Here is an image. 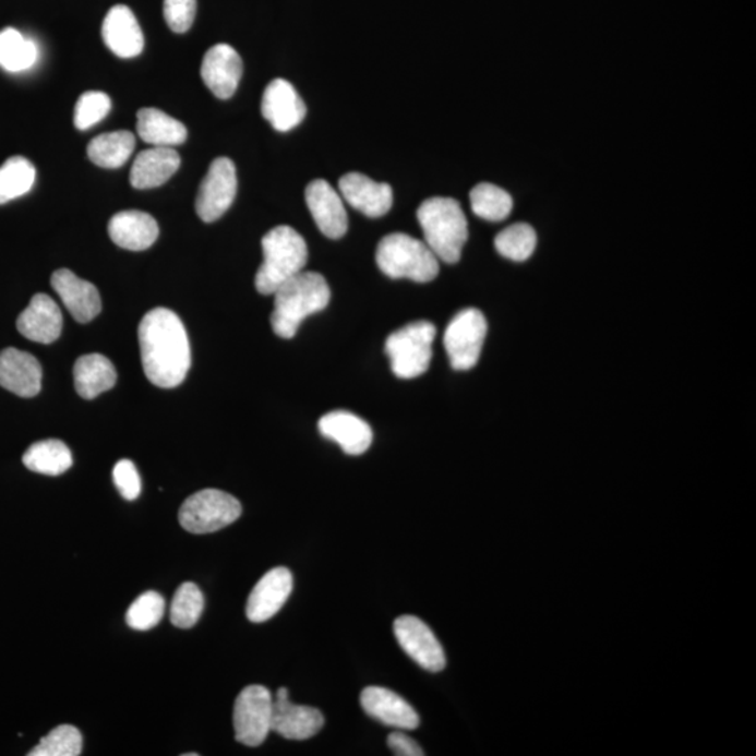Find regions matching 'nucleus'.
I'll return each instance as SVG.
<instances>
[{"label": "nucleus", "instance_id": "423d86ee", "mask_svg": "<svg viewBox=\"0 0 756 756\" xmlns=\"http://www.w3.org/2000/svg\"><path fill=\"white\" fill-rule=\"evenodd\" d=\"M436 327L429 321H418L395 331L385 340V353L392 360L393 373L398 379H417L428 372L432 360V345Z\"/></svg>", "mask_w": 756, "mask_h": 756}, {"label": "nucleus", "instance_id": "ddd939ff", "mask_svg": "<svg viewBox=\"0 0 756 756\" xmlns=\"http://www.w3.org/2000/svg\"><path fill=\"white\" fill-rule=\"evenodd\" d=\"M261 111L276 131L289 132L303 122L308 107L293 84L285 79H275L265 88Z\"/></svg>", "mask_w": 756, "mask_h": 756}, {"label": "nucleus", "instance_id": "58836bf2", "mask_svg": "<svg viewBox=\"0 0 756 756\" xmlns=\"http://www.w3.org/2000/svg\"><path fill=\"white\" fill-rule=\"evenodd\" d=\"M113 483L125 501H136L141 495L142 482L140 472L131 459H121L112 471Z\"/></svg>", "mask_w": 756, "mask_h": 756}, {"label": "nucleus", "instance_id": "aec40b11", "mask_svg": "<svg viewBox=\"0 0 756 756\" xmlns=\"http://www.w3.org/2000/svg\"><path fill=\"white\" fill-rule=\"evenodd\" d=\"M360 704L370 718L382 721L389 728L399 730L419 728L420 720L417 711L393 691L369 686L360 695Z\"/></svg>", "mask_w": 756, "mask_h": 756}, {"label": "nucleus", "instance_id": "412c9836", "mask_svg": "<svg viewBox=\"0 0 756 756\" xmlns=\"http://www.w3.org/2000/svg\"><path fill=\"white\" fill-rule=\"evenodd\" d=\"M19 333L33 343L52 344L61 336L63 327L62 311L47 295H36L28 308L19 315Z\"/></svg>", "mask_w": 756, "mask_h": 756}, {"label": "nucleus", "instance_id": "f8f14e48", "mask_svg": "<svg viewBox=\"0 0 756 756\" xmlns=\"http://www.w3.org/2000/svg\"><path fill=\"white\" fill-rule=\"evenodd\" d=\"M293 590V576L286 567H275L252 588L247 601V617L254 624L271 620L278 614Z\"/></svg>", "mask_w": 756, "mask_h": 756}, {"label": "nucleus", "instance_id": "393cba45", "mask_svg": "<svg viewBox=\"0 0 756 756\" xmlns=\"http://www.w3.org/2000/svg\"><path fill=\"white\" fill-rule=\"evenodd\" d=\"M181 157L172 147H151L140 153L131 168V184L136 190H151L166 184L176 175Z\"/></svg>", "mask_w": 756, "mask_h": 756}, {"label": "nucleus", "instance_id": "2f4dec72", "mask_svg": "<svg viewBox=\"0 0 756 756\" xmlns=\"http://www.w3.org/2000/svg\"><path fill=\"white\" fill-rule=\"evenodd\" d=\"M469 197L473 214L483 220L502 221L512 214V196L497 185L482 182L473 188Z\"/></svg>", "mask_w": 756, "mask_h": 756}, {"label": "nucleus", "instance_id": "bb28decb", "mask_svg": "<svg viewBox=\"0 0 756 756\" xmlns=\"http://www.w3.org/2000/svg\"><path fill=\"white\" fill-rule=\"evenodd\" d=\"M137 135L153 147H175L187 141L184 123L157 108H142L137 112Z\"/></svg>", "mask_w": 756, "mask_h": 756}, {"label": "nucleus", "instance_id": "39448f33", "mask_svg": "<svg viewBox=\"0 0 756 756\" xmlns=\"http://www.w3.org/2000/svg\"><path fill=\"white\" fill-rule=\"evenodd\" d=\"M375 261L388 278L418 284L436 279L440 271L439 259L430 247L405 233L385 236L379 243Z\"/></svg>", "mask_w": 756, "mask_h": 756}, {"label": "nucleus", "instance_id": "9d476101", "mask_svg": "<svg viewBox=\"0 0 756 756\" xmlns=\"http://www.w3.org/2000/svg\"><path fill=\"white\" fill-rule=\"evenodd\" d=\"M237 194L235 163L227 157L212 161L197 191L195 209L205 224L220 219L229 211Z\"/></svg>", "mask_w": 756, "mask_h": 756}, {"label": "nucleus", "instance_id": "b1692460", "mask_svg": "<svg viewBox=\"0 0 756 756\" xmlns=\"http://www.w3.org/2000/svg\"><path fill=\"white\" fill-rule=\"evenodd\" d=\"M108 235L118 247L130 251L151 249L159 237V225L155 217L141 211H123L112 216Z\"/></svg>", "mask_w": 756, "mask_h": 756}, {"label": "nucleus", "instance_id": "c85d7f7f", "mask_svg": "<svg viewBox=\"0 0 756 756\" xmlns=\"http://www.w3.org/2000/svg\"><path fill=\"white\" fill-rule=\"evenodd\" d=\"M135 145V136L130 131L103 133L88 143V159L103 168L122 167L130 160Z\"/></svg>", "mask_w": 756, "mask_h": 756}, {"label": "nucleus", "instance_id": "f03ea898", "mask_svg": "<svg viewBox=\"0 0 756 756\" xmlns=\"http://www.w3.org/2000/svg\"><path fill=\"white\" fill-rule=\"evenodd\" d=\"M275 309L271 315L274 333L280 338L291 339L311 314L320 313L331 300V290L323 275L303 272L285 281L275 291Z\"/></svg>", "mask_w": 756, "mask_h": 756}, {"label": "nucleus", "instance_id": "f3484780", "mask_svg": "<svg viewBox=\"0 0 756 756\" xmlns=\"http://www.w3.org/2000/svg\"><path fill=\"white\" fill-rule=\"evenodd\" d=\"M51 285L77 323H91L100 314V293L91 281L77 278L72 271L58 269L51 276Z\"/></svg>", "mask_w": 756, "mask_h": 756}, {"label": "nucleus", "instance_id": "20e7f679", "mask_svg": "<svg viewBox=\"0 0 756 756\" xmlns=\"http://www.w3.org/2000/svg\"><path fill=\"white\" fill-rule=\"evenodd\" d=\"M264 262L255 276V288L261 295H274L285 281L303 271L309 260L308 244L298 231L278 226L262 239Z\"/></svg>", "mask_w": 756, "mask_h": 756}, {"label": "nucleus", "instance_id": "473e14b6", "mask_svg": "<svg viewBox=\"0 0 756 756\" xmlns=\"http://www.w3.org/2000/svg\"><path fill=\"white\" fill-rule=\"evenodd\" d=\"M205 598L200 587L194 583H182L172 598L170 620L171 624L180 629H190L200 621L204 612Z\"/></svg>", "mask_w": 756, "mask_h": 756}, {"label": "nucleus", "instance_id": "f704fd0d", "mask_svg": "<svg viewBox=\"0 0 756 756\" xmlns=\"http://www.w3.org/2000/svg\"><path fill=\"white\" fill-rule=\"evenodd\" d=\"M83 748L81 731L73 725L63 724L39 741L37 747L29 751V756H77Z\"/></svg>", "mask_w": 756, "mask_h": 756}, {"label": "nucleus", "instance_id": "e433bc0d", "mask_svg": "<svg viewBox=\"0 0 756 756\" xmlns=\"http://www.w3.org/2000/svg\"><path fill=\"white\" fill-rule=\"evenodd\" d=\"M111 110V100L108 94L101 92H86L79 98L75 107L73 122L79 131H86L96 125L108 116Z\"/></svg>", "mask_w": 756, "mask_h": 756}, {"label": "nucleus", "instance_id": "0eeeda50", "mask_svg": "<svg viewBox=\"0 0 756 756\" xmlns=\"http://www.w3.org/2000/svg\"><path fill=\"white\" fill-rule=\"evenodd\" d=\"M243 512L235 496L217 489H204L187 499L178 513L181 527L191 533H211L221 530Z\"/></svg>", "mask_w": 756, "mask_h": 756}, {"label": "nucleus", "instance_id": "5701e85b", "mask_svg": "<svg viewBox=\"0 0 756 756\" xmlns=\"http://www.w3.org/2000/svg\"><path fill=\"white\" fill-rule=\"evenodd\" d=\"M324 716L311 706L295 705L289 699H274L271 731L286 740L304 741L324 728Z\"/></svg>", "mask_w": 756, "mask_h": 756}, {"label": "nucleus", "instance_id": "a878e982", "mask_svg": "<svg viewBox=\"0 0 756 756\" xmlns=\"http://www.w3.org/2000/svg\"><path fill=\"white\" fill-rule=\"evenodd\" d=\"M73 379L77 394L84 399H93L116 385L117 372L106 356L84 355L76 360Z\"/></svg>", "mask_w": 756, "mask_h": 756}, {"label": "nucleus", "instance_id": "4c0bfd02", "mask_svg": "<svg viewBox=\"0 0 756 756\" xmlns=\"http://www.w3.org/2000/svg\"><path fill=\"white\" fill-rule=\"evenodd\" d=\"M163 12L171 32L187 33L194 24L196 0H165Z\"/></svg>", "mask_w": 756, "mask_h": 756}, {"label": "nucleus", "instance_id": "a211bd4d", "mask_svg": "<svg viewBox=\"0 0 756 756\" xmlns=\"http://www.w3.org/2000/svg\"><path fill=\"white\" fill-rule=\"evenodd\" d=\"M43 369L33 355L8 348L0 352V387L32 398L41 392Z\"/></svg>", "mask_w": 756, "mask_h": 756}, {"label": "nucleus", "instance_id": "2eb2a0df", "mask_svg": "<svg viewBox=\"0 0 756 756\" xmlns=\"http://www.w3.org/2000/svg\"><path fill=\"white\" fill-rule=\"evenodd\" d=\"M305 202L321 233L338 240L348 231V214L343 197L325 180L310 182L305 190Z\"/></svg>", "mask_w": 756, "mask_h": 756}, {"label": "nucleus", "instance_id": "1a4fd4ad", "mask_svg": "<svg viewBox=\"0 0 756 756\" xmlns=\"http://www.w3.org/2000/svg\"><path fill=\"white\" fill-rule=\"evenodd\" d=\"M274 696L262 685H250L237 696L233 710L236 740L247 747H259L268 737Z\"/></svg>", "mask_w": 756, "mask_h": 756}, {"label": "nucleus", "instance_id": "4be33fe9", "mask_svg": "<svg viewBox=\"0 0 756 756\" xmlns=\"http://www.w3.org/2000/svg\"><path fill=\"white\" fill-rule=\"evenodd\" d=\"M319 429L324 437L338 443L349 456H362L373 442V430L363 419L346 411H335L320 419Z\"/></svg>", "mask_w": 756, "mask_h": 756}, {"label": "nucleus", "instance_id": "cd10ccee", "mask_svg": "<svg viewBox=\"0 0 756 756\" xmlns=\"http://www.w3.org/2000/svg\"><path fill=\"white\" fill-rule=\"evenodd\" d=\"M23 464L29 471L58 477L72 467L73 457L65 443L51 439L29 446L24 453Z\"/></svg>", "mask_w": 756, "mask_h": 756}, {"label": "nucleus", "instance_id": "ea45409f", "mask_svg": "<svg viewBox=\"0 0 756 756\" xmlns=\"http://www.w3.org/2000/svg\"><path fill=\"white\" fill-rule=\"evenodd\" d=\"M388 748L393 751L394 755L398 756H422L424 755L423 749L419 747L415 740L408 737L407 734L401 733V731H394V733L388 735L387 739Z\"/></svg>", "mask_w": 756, "mask_h": 756}, {"label": "nucleus", "instance_id": "7ed1b4c3", "mask_svg": "<svg viewBox=\"0 0 756 756\" xmlns=\"http://www.w3.org/2000/svg\"><path fill=\"white\" fill-rule=\"evenodd\" d=\"M424 243L446 264H457L468 240V221L461 205L453 197L434 196L418 209Z\"/></svg>", "mask_w": 756, "mask_h": 756}, {"label": "nucleus", "instance_id": "c756f323", "mask_svg": "<svg viewBox=\"0 0 756 756\" xmlns=\"http://www.w3.org/2000/svg\"><path fill=\"white\" fill-rule=\"evenodd\" d=\"M39 57L37 44L14 28L0 32V68L19 73L36 65Z\"/></svg>", "mask_w": 756, "mask_h": 756}, {"label": "nucleus", "instance_id": "9b49d317", "mask_svg": "<svg viewBox=\"0 0 756 756\" xmlns=\"http://www.w3.org/2000/svg\"><path fill=\"white\" fill-rule=\"evenodd\" d=\"M399 646L418 665L430 672L446 669V655L432 629L413 615H403L394 622Z\"/></svg>", "mask_w": 756, "mask_h": 756}, {"label": "nucleus", "instance_id": "4468645a", "mask_svg": "<svg viewBox=\"0 0 756 756\" xmlns=\"http://www.w3.org/2000/svg\"><path fill=\"white\" fill-rule=\"evenodd\" d=\"M202 81L217 98L227 100L233 96L243 76V61L233 47L227 44L207 49L201 67Z\"/></svg>", "mask_w": 756, "mask_h": 756}, {"label": "nucleus", "instance_id": "72a5a7b5", "mask_svg": "<svg viewBox=\"0 0 756 756\" xmlns=\"http://www.w3.org/2000/svg\"><path fill=\"white\" fill-rule=\"evenodd\" d=\"M495 247L504 259L516 262L527 261L537 247L536 230L527 224L508 226L496 236Z\"/></svg>", "mask_w": 756, "mask_h": 756}, {"label": "nucleus", "instance_id": "6e6552de", "mask_svg": "<svg viewBox=\"0 0 756 756\" xmlns=\"http://www.w3.org/2000/svg\"><path fill=\"white\" fill-rule=\"evenodd\" d=\"M487 333L488 323L481 311L466 309L454 315L444 333V348L454 370L464 372L478 363Z\"/></svg>", "mask_w": 756, "mask_h": 756}, {"label": "nucleus", "instance_id": "7c9ffc66", "mask_svg": "<svg viewBox=\"0 0 756 756\" xmlns=\"http://www.w3.org/2000/svg\"><path fill=\"white\" fill-rule=\"evenodd\" d=\"M36 167L22 156L10 157L0 166V205L32 191L36 182Z\"/></svg>", "mask_w": 756, "mask_h": 756}, {"label": "nucleus", "instance_id": "f257e3e1", "mask_svg": "<svg viewBox=\"0 0 756 756\" xmlns=\"http://www.w3.org/2000/svg\"><path fill=\"white\" fill-rule=\"evenodd\" d=\"M141 358L147 380L156 387L175 388L191 368V346L184 324L175 311L155 309L142 319Z\"/></svg>", "mask_w": 756, "mask_h": 756}, {"label": "nucleus", "instance_id": "6ab92c4d", "mask_svg": "<svg viewBox=\"0 0 756 756\" xmlns=\"http://www.w3.org/2000/svg\"><path fill=\"white\" fill-rule=\"evenodd\" d=\"M104 44L112 53L123 59L140 57L145 47L140 23L125 4H116L103 22Z\"/></svg>", "mask_w": 756, "mask_h": 756}, {"label": "nucleus", "instance_id": "c9c22d12", "mask_svg": "<svg viewBox=\"0 0 756 756\" xmlns=\"http://www.w3.org/2000/svg\"><path fill=\"white\" fill-rule=\"evenodd\" d=\"M166 601L159 592H143L127 612V624L135 631H149L165 616Z\"/></svg>", "mask_w": 756, "mask_h": 756}, {"label": "nucleus", "instance_id": "a19ab883", "mask_svg": "<svg viewBox=\"0 0 756 756\" xmlns=\"http://www.w3.org/2000/svg\"><path fill=\"white\" fill-rule=\"evenodd\" d=\"M275 699H289V691L279 688L278 692H276Z\"/></svg>", "mask_w": 756, "mask_h": 756}, {"label": "nucleus", "instance_id": "dca6fc26", "mask_svg": "<svg viewBox=\"0 0 756 756\" xmlns=\"http://www.w3.org/2000/svg\"><path fill=\"white\" fill-rule=\"evenodd\" d=\"M339 191L350 206L373 219L387 215L393 206V188L360 172L340 178Z\"/></svg>", "mask_w": 756, "mask_h": 756}]
</instances>
